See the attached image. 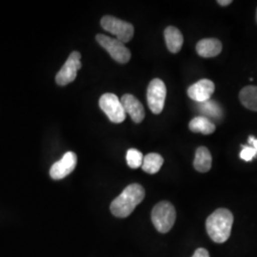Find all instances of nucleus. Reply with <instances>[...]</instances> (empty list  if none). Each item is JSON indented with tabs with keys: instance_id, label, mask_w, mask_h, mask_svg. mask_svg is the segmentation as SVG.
<instances>
[{
	"instance_id": "f257e3e1",
	"label": "nucleus",
	"mask_w": 257,
	"mask_h": 257,
	"mask_svg": "<svg viewBox=\"0 0 257 257\" xmlns=\"http://www.w3.org/2000/svg\"><path fill=\"white\" fill-rule=\"evenodd\" d=\"M144 197V188L139 184H131L110 203V211L116 217H128L135 211L136 207L143 201Z\"/></svg>"
},
{
	"instance_id": "f03ea898",
	"label": "nucleus",
	"mask_w": 257,
	"mask_h": 257,
	"mask_svg": "<svg viewBox=\"0 0 257 257\" xmlns=\"http://www.w3.org/2000/svg\"><path fill=\"white\" fill-rule=\"evenodd\" d=\"M233 224V215L227 209H217L206 221L209 236L215 243H224L230 238Z\"/></svg>"
},
{
	"instance_id": "7ed1b4c3",
	"label": "nucleus",
	"mask_w": 257,
	"mask_h": 257,
	"mask_svg": "<svg viewBox=\"0 0 257 257\" xmlns=\"http://www.w3.org/2000/svg\"><path fill=\"white\" fill-rule=\"evenodd\" d=\"M176 211L172 203L161 201L156 204L152 211V221L156 230L167 233L175 225Z\"/></svg>"
},
{
	"instance_id": "20e7f679",
	"label": "nucleus",
	"mask_w": 257,
	"mask_h": 257,
	"mask_svg": "<svg viewBox=\"0 0 257 257\" xmlns=\"http://www.w3.org/2000/svg\"><path fill=\"white\" fill-rule=\"evenodd\" d=\"M101 26L105 31L114 35L122 43L130 42L135 34V28L131 23L111 16L102 18Z\"/></svg>"
},
{
	"instance_id": "39448f33",
	"label": "nucleus",
	"mask_w": 257,
	"mask_h": 257,
	"mask_svg": "<svg viewBox=\"0 0 257 257\" xmlns=\"http://www.w3.org/2000/svg\"><path fill=\"white\" fill-rule=\"evenodd\" d=\"M96 41L110 54L112 59L120 64H126L131 59L130 50L119 40L107 37L105 35H97Z\"/></svg>"
},
{
	"instance_id": "423d86ee",
	"label": "nucleus",
	"mask_w": 257,
	"mask_h": 257,
	"mask_svg": "<svg viewBox=\"0 0 257 257\" xmlns=\"http://www.w3.org/2000/svg\"><path fill=\"white\" fill-rule=\"evenodd\" d=\"M167 89L165 83L159 78L153 79L147 90L148 106L154 113H160L165 105Z\"/></svg>"
},
{
	"instance_id": "0eeeda50",
	"label": "nucleus",
	"mask_w": 257,
	"mask_h": 257,
	"mask_svg": "<svg viewBox=\"0 0 257 257\" xmlns=\"http://www.w3.org/2000/svg\"><path fill=\"white\" fill-rule=\"evenodd\" d=\"M99 107L113 123H121L126 118V111L118 97L113 93L103 94L99 99Z\"/></svg>"
},
{
	"instance_id": "6e6552de",
	"label": "nucleus",
	"mask_w": 257,
	"mask_h": 257,
	"mask_svg": "<svg viewBox=\"0 0 257 257\" xmlns=\"http://www.w3.org/2000/svg\"><path fill=\"white\" fill-rule=\"evenodd\" d=\"M81 55L78 52H73L68 57L63 67L55 76V82L59 86H66L74 81L77 71L81 69Z\"/></svg>"
},
{
	"instance_id": "1a4fd4ad",
	"label": "nucleus",
	"mask_w": 257,
	"mask_h": 257,
	"mask_svg": "<svg viewBox=\"0 0 257 257\" xmlns=\"http://www.w3.org/2000/svg\"><path fill=\"white\" fill-rule=\"evenodd\" d=\"M77 163V156L74 152L66 153L63 157L55 162L50 170V175L54 180L63 179L67 175H70L75 168Z\"/></svg>"
},
{
	"instance_id": "9d476101",
	"label": "nucleus",
	"mask_w": 257,
	"mask_h": 257,
	"mask_svg": "<svg viewBox=\"0 0 257 257\" xmlns=\"http://www.w3.org/2000/svg\"><path fill=\"white\" fill-rule=\"evenodd\" d=\"M214 83L210 79H201L194 83L188 89V95L191 99L198 103L208 101L214 92Z\"/></svg>"
},
{
	"instance_id": "9b49d317",
	"label": "nucleus",
	"mask_w": 257,
	"mask_h": 257,
	"mask_svg": "<svg viewBox=\"0 0 257 257\" xmlns=\"http://www.w3.org/2000/svg\"><path fill=\"white\" fill-rule=\"evenodd\" d=\"M121 104L126 112H128L132 120L136 123L142 122L145 117V110L141 102L133 94H124L121 97Z\"/></svg>"
},
{
	"instance_id": "f8f14e48",
	"label": "nucleus",
	"mask_w": 257,
	"mask_h": 257,
	"mask_svg": "<svg viewBox=\"0 0 257 257\" xmlns=\"http://www.w3.org/2000/svg\"><path fill=\"white\" fill-rule=\"evenodd\" d=\"M222 51V44L216 38H205L196 45L197 54L204 58H211L219 55Z\"/></svg>"
},
{
	"instance_id": "ddd939ff",
	"label": "nucleus",
	"mask_w": 257,
	"mask_h": 257,
	"mask_svg": "<svg viewBox=\"0 0 257 257\" xmlns=\"http://www.w3.org/2000/svg\"><path fill=\"white\" fill-rule=\"evenodd\" d=\"M166 45L173 54L178 53L183 46L184 38L181 32L174 26L166 28L164 32Z\"/></svg>"
},
{
	"instance_id": "4468645a",
	"label": "nucleus",
	"mask_w": 257,
	"mask_h": 257,
	"mask_svg": "<svg viewBox=\"0 0 257 257\" xmlns=\"http://www.w3.org/2000/svg\"><path fill=\"white\" fill-rule=\"evenodd\" d=\"M212 158L210 151L206 147H199L196 150L193 167L199 173H207L211 170Z\"/></svg>"
},
{
	"instance_id": "2eb2a0df",
	"label": "nucleus",
	"mask_w": 257,
	"mask_h": 257,
	"mask_svg": "<svg viewBox=\"0 0 257 257\" xmlns=\"http://www.w3.org/2000/svg\"><path fill=\"white\" fill-rule=\"evenodd\" d=\"M239 99L247 109L257 111L256 86H247L243 88L239 93Z\"/></svg>"
},
{
	"instance_id": "dca6fc26",
	"label": "nucleus",
	"mask_w": 257,
	"mask_h": 257,
	"mask_svg": "<svg viewBox=\"0 0 257 257\" xmlns=\"http://www.w3.org/2000/svg\"><path fill=\"white\" fill-rule=\"evenodd\" d=\"M163 163H164V159L162 156L158 154L152 153V154H148L147 156H144L141 167L145 173L150 174V175H154V174L159 172Z\"/></svg>"
},
{
	"instance_id": "f3484780",
	"label": "nucleus",
	"mask_w": 257,
	"mask_h": 257,
	"mask_svg": "<svg viewBox=\"0 0 257 257\" xmlns=\"http://www.w3.org/2000/svg\"><path fill=\"white\" fill-rule=\"evenodd\" d=\"M189 128L193 133L211 135L215 131V125L205 116H197L191 120Z\"/></svg>"
},
{
	"instance_id": "a211bd4d",
	"label": "nucleus",
	"mask_w": 257,
	"mask_h": 257,
	"mask_svg": "<svg viewBox=\"0 0 257 257\" xmlns=\"http://www.w3.org/2000/svg\"><path fill=\"white\" fill-rule=\"evenodd\" d=\"M199 110L204 114L213 117L215 119L220 118L222 116V110H221L220 106L216 102L211 100V99L208 101L199 103Z\"/></svg>"
},
{
	"instance_id": "6ab92c4d",
	"label": "nucleus",
	"mask_w": 257,
	"mask_h": 257,
	"mask_svg": "<svg viewBox=\"0 0 257 257\" xmlns=\"http://www.w3.org/2000/svg\"><path fill=\"white\" fill-rule=\"evenodd\" d=\"M144 156L142 155L141 152L138 151L137 149H130L127 152V163L128 167L132 169H138L139 167L142 166Z\"/></svg>"
},
{
	"instance_id": "aec40b11",
	"label": "nucleus",
	"mask_w": 257,
	"mask_h": 257,
	"mask_svg": "<svg viewBox=\"0 0 257 257\" xmlns=\"http://www.w3.org/2000/svg\"><path fill=\"white\" fill-rule=\"evenodd\" d=\"M257 151L251 146H243V150L240 153V158L245 161H251L256 156Z\"/></svg>"
},
{
	"instance_id": "412c9836",
	"label": "nucleus",
	"mask_w": 257,
	"mask_h": 257,
	"mask_svg": "<svg viewBox=\"0 0 257 257\" xmlns=\"http://www.w3.org/2000/svg\"><path fill=\"white\" fill-rule=\"evenodd\" d=\"M192 257H210L209 251L206 248H197Z\"/></svg>"
},
{
	"instance_id": "4be33fe9",
	"label": "nucleus",
	"mask_w": 257,
	"mask_h": 257,
	"mask_svg": "<svg viewBox=\"0 0 257 257\" xmlns=\"http://www.w3.org/2000/svg\"><path fill=\"white\" fill-rule=\"evenodd\" d=\"M248 143L251 145V147L255 149L257 151V139H255L253 137H249L248 138Z\"/></svg>"
},
{
	"instance_id": "5701e85b",
	"label": "nucleus",
	"mask_w": 257,
	"mask_h": 257,
	"mask_svg": "<svg viewBox=\"0 0 257 257\" xmlns=\"http://www.w3.org/2000/svg\"><path fill=\"white\" fill-rule=\"evenodd\" d=\"M217 3L221 6H228L232 3V1L231 0H218Z\"/></svg>"
},
{
	"instance_id": "b1692460",
	"label": "nucleus",
	"mask_w": 257,
	"mask_h": 257,
	"mask_svg": "<svg viewBox=\"0 0 257 257\" xmlns=\"http://www.w3.org/2000/svg\"><path fill=\"white\" fill-rule=\"evenodd\" d=\"M256 20H257V11H256Z\"/></svg>"
}]
</instances>
